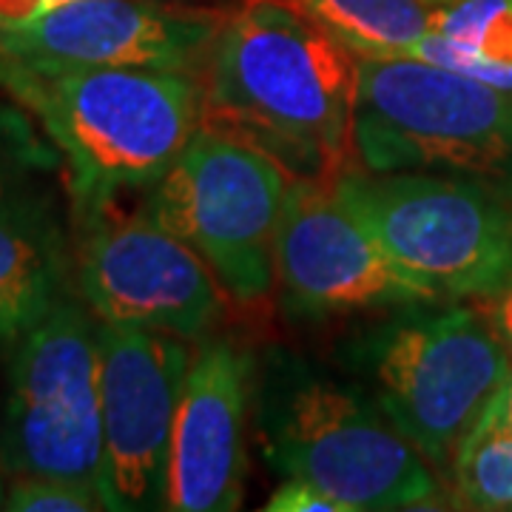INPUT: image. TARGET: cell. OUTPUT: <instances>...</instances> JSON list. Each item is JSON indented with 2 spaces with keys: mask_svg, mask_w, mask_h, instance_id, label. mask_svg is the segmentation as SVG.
I'll use <instances>...</instances> for the list:
<instances>
[{
  "mask_svg": "<svg viewBox=\"0 0 512 512\" xmlns=\"http://www.w3.org/2000/svg\"><path fill=\"white\" fill-rule=\"evenodd\" d=\"M12 512H97L109 510L97 484L60 476H15L6 487Z\"/></svg>",
  "mask_w": 512,
  "mask_h": 512,
  "instance_id": "cell-18",
  "label": "cell"
},
{
  "mask_svg": "<svg viewBox=\"0 0 512 512\" xmlns=\"http://www.w3.org/2000/svg\"><path fill=\"white\" fill-rule=\"evenodd\" d=\"M433 32L456 46L512 63V0H427Z\"/></svg>",
  "mask_w": 512,
  "mask_h": 512,
  "instance_id": "cell-17",
  "label": "cell"
},
{
  "mask_svg": "<svg viewBox=\"0 0 512 512\" xmlns=\"http://www.w3.org/2000/svg\"><path fill=\"white\" fill-rule=\"evenodd\" d=\"M49 151L37 143L26 120L15 111L0 109V200L18 191L23 171L49 165Z\"/></svg>",
  "mask_w": 512,
  "mask_h": 512,
  "instance_id": "cell-19",
  "label": "cell"
},
{
  "mask_svg": "<svg viewBox=\"0 0 512 512\" xmlns=\"http://www.w3.org/2000/svg\"><path fill=\"white\" fill-rule=\"evenodd\" d=\"M72 0H0V29H20Z\"/></svg>",
  "mask_w": 512,
  "mask_h": 512,
  "instance_id": "cell-21",
  "label": "cell"
},
{
  "mask_svg": "<svg viewBox=\"0 0 512 512\" xmlns=\"http://www.w3.org/2000/svg\"><path fill=\"white\" fill-rule=\"evenodd\" d=\"M350 52L362 57L407 55L433 32L427 0H299Z\"/></svg>",
  "mask_w": 512,
  "mask_h": 512,
  "instance_id": "cell-15",
  "label": "cell"
},
{
  "mask_svg": "<svg viewBox=\"0 0 512 512\" xmlns=\"http://www.w3.org/2000/svg\"><path fill=\"white\" fill-rule=\"evenodd\" d=\"M225 15L160 0H72L0 29V63L29 72L148 66L200 74Z\"/></svg>",
  "mask_w": 512,
  "mask_h": 512,
  "instance_id": "cell-12",
  "label": "cell"
},
{
  "mask_svg": "<svg viewBox=\"0 0 512 512\" xmlns=\"http://www.w3.org/2000/svg\"><path fill=\"white\" fill-rule=\"evenodd\" d=\"M77 282L86 305L106 325L200 336L222 311L225 288L188 242L148 214H86Z\"/></svg>",
  "mask_w": 512,
  "mask_h": 512,
  "instance_id": "cell-10",
  "label": "cell"
},
{
  "mask_svg": "<svg viewBox=\"0 0 512 512\" xmlns=\"http://www.w3.org/2000/svg\"><path fill=\"white\" fill-rule=\"evenodd\" d=\"M487 413H490L498 424H504L507 430H512V367L510 373H507V382H504L501 393L495 396V402L490 404Z\"/></svg>",
  "mask_w": 512,
  "mask_h": 512,
  "instance_id": "cell-23",
  "label": "cell"
},
{
  "mask_svg": "<svg viewBox=\"0 0 512 512\" xmlns=\"http://www.w3.org/2000/svg\"><path fill=\"white\" fill-rule=\"evenodd\" d=\"M359 55L299 0H242L211 46L202 128L265 151L291 180L333 183L353 148Z\"/></svg>",
  "mask_w": 512,
  "mask_h": 512,
  "instance_id": "cell-1",
  "label": "cell"
},
{
  "mask_svg": "<svg viewBox=\"0 0 512 512\" xmlns=\"http://www.w3.org/2000/svg\"><path fill=\"white\" fill-rule=\"evenodd\" d=\"M0 86L37 114L69 160L89 214L126 188L154 185L202 126L200 74L148 66L29 72L0 63Z\"/></svg>",
  "mask_w": 512,
  "mask_h": 512,
  "instance_id": "cell-2",
  "label": "cell"
},
{
  "mask_svg": "<svg viewBox=\"0 0 512 512\" xmlns=\"http://www.w3.org/2000/svg\"><path fill=\"white\" fill-rule=\"evenodd\" d=\"M268 512H350L342 501H336L333 495L319 490L316 484L305 478H285L276 487L268 504L262 507Z\"/></svg>",
  "mask_w": 512,
  "mask_h": 512,
  "instance_id": "cell-20",
  "label": "cell"
},
{
  "mask_svg": "<svg viewBox=\"0 0 512 512\" xmlns=\"http://www.w3.org/2000/svg\"><path fill=\"white\" fill-rule=\"evenodd\" d=\"M291 174L265 151L202 128L151 185L146 211L208 262L228 296L256 302L274 282V245Z\"/></svg>",
  "mask_w": 512,
  "mask_h": 512,
  "instance_id": "cell-5",
  "label": "cell"
},
{
  "mask_svg": "<svg viewBox=\"0 0 512 512\" xmlns=\"http://www.w3.org/2000/svg\"><path fill=\"white\" fill-rule=\"evenodd\" d=\"M245 402L248 359L228 342L202 345L174 419L165 510H237L245 481Z\"/></svg>",
  "mask_w": 512,
  "mask_h": 512,
  "instance_id": "cell-13",
  "label": "cell"
},
{
  "mask_svg": "<svg viewBox=\"0 0 512 512\" xmlns=\"http://www.w3.org/2000/svg\"><path fill=\"white\" fill-rule=\"evenodd\" d=\"M487 319L493 322V328L504 339V345L512 350V271L504 279V285L490 296V313H487Z\"/></svg>",
  "mask_w": 512,
  "mask_h": 512,
  "instance_id": "cell-22",
  "label": "cell"
},
{
  "mask_svg": "<svg viewBox=\"0 0 512 512\" xmlns=\"http://www.w3.org/2000/svg\"><path fill=\"white\" fill-rule=\"evenodd\" d=\"M69 254L46 200H0V345L20 342L63 299Z\"/></svg>",
  "mask_w": 512,
  "mask_h": 512,
  "instance_id": "cell-14",
  "label": "cell"
},
{
  "mask_svg": "<svg viewBox=\"0 0 512 512\" xmlns=\"http://www.w3.org/2000/svg\"><path fill=\"white\" fill-rule=\"evenodd\" d=\"M274 274L293 311L311 316L439 299L350 214L333 183L291 180L276 228Z\"/></svg>",
  "mask_w": 512,
  "mask_h": 512,
  "instance_id": "cell-11",
  "label": "cell"
},
{
  "mask_svg": "<svg viewBox=\"0 0 512 512\" xmlns=\"http://www.w3.org/2000/svg\"><path fill=\"white\" fill-rule=\"evenodd\" d=\"M333 191L439 296L490 299L512 271V205L487 185L424 171H345Z\"/></svg>",
  "mask_w": 512,
  "mask_h": 512,
  "instance_id": "cell-4",
  "label": "cell"
},
{
  "mask_svg": "<svg viewBox=\"0 0 512 512\" xmlns=\"http://www.w3.org/2000/svg\"><path fill=\"white\" fill-rule=\"evenodd\" d=\"M453 481L467 510H512V430L484 413L453 456Z\"/></svg>",
  "mask_w": 512,
  "mask_h": 512,
  "instance_id": "cell-16",
  "label": "cell"
},
{
  "mask_svg": "<svg viewBox=\"0 0 512 512\" xmlns=\"http://www.w3.org/2000/svg\"><path fill=\"white\" fill-rule=\"evenodd\" d=\"M353 148L367 171H512V92L419 57H362Z\"/></svg>",
  "mask_w": 512,
  "mask_h": 512,
  "instance_id": "cell-3",
  "label": "cell"
},
{
  "mask_svg": "<svg viewBox=\"0 0 512 512\" xmlns=\"http://www.w3.org/2000/svg\"><path fill=\"white\" fill-rule=\"evenodd\" d=\"M0 461L12 476H60L100 487V325L74 299H60L18 342Z\"/></svg>",
  "mask_w": 512,
  "mask_h": 512,
  "instance_id": "cell-7",
  "label": "cell"
},
{
  "mask_svg": "<svg viewBox=\"0 0 512 512\" xmlns=\"http://www.w3.org/2000/svg\"><path fill=\"white\" fill-rule=\"evenodd\" d=\"M6 507V487H3V478H0V510Z\"/></svg>",
  "mask_w": 512,
  "mask_h": 512,
  "instance_id": "cell-24",
  "label": "cell"
},
{
  "mask_svg": "<svg viewBox=\"0 0 512 512\" xmlns=\"http://www.w3.org/2000/svg\"><path fill=\"white\" fill-rule=\"evenodd\" d=\"M268 456L350 512L421 510L441 498L433 464L384 410L348 387L299 376L268 407Z\"/></svg>",
  "mask_w": 512,
  "mask_h": 512,
  "instance_id": "cell-6",
  "label": "cell"
},
{
  "mask_svg": "<svg viewBox=\"0 0 512 512\" xmlns=\"http://www.w3.org/2000/svg\"><path fill=\"white\" fill-rule=\"evenodd\" d=\"M180 339L100 322V493L109 510H165L174 419L194 359Z\"/></svg>",
  "mask_w": 512,
  "mask_h": 512,
  "instance_id": "cell-9",
  "label": "cell"
},
{
  "mask_svg": "<svg viewBox=\"0 0 512 512\" xmlns=\"http://www.w3.org/2000/svg\"><path fill=\"white\" fill-rule=\"evenodd\" d=\"M510 348L473 308L419 316L376 345L373 373L384 416L444 467L507 382Z\"/></svg>",
  "mask_w": 512,
  "mask_h": 512,
  "instance_id": "cell-8",
  "label": "cell"
}]
</instances>
